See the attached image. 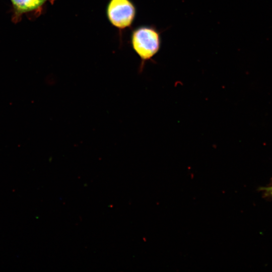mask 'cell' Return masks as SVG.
I'll return each mask as SVG.
<instances>
[{"label": "cell", "mask_w": 272, "mask_h": 272, "mask_svg": "<svg viewBox=\"0 0 272 272\" xmlns=\"http://www.w3.org/2000/svg\"><path fill=\"white\" fill-rule=\"evenodd\" d=\"M265 190H266L267 191L272 192V186L267 188L266 189H265Z\"/></svg>", "instance_id": "cell-4"}, {"label": "cell", "mask_w": 272, "mask_h": 272, "mask_svg": "<svg viewBox=\"0 0 272 272\" xmlns=\"http://www.w3.org/2000/svg\"><path fill=\"white\" fill-rule=\"evenodd\" d=\"M18 14H22L36 10L48 0H11Z\"/></svg>", "instance_id": "cell-3"}, {"label": "cell", "mask_w": 272, "mask_h": 272, "mask_svg": "<svg viewBox=\"0 0 272 272\" xmlns=\"http://www.w3.org/2000/svg\"><path fill=\"white\" fill-rule=\"evenodd\" d=\"M161 32L153 26H143L132 33L133 48L142 60V63L150 60L161 46Z\"/></svg>", "instance_id": "cell-1"}, {"label": "cell", "mask_w": 272, "mask_h": 272, "mask_svg": "<svg viewBox=\"0 0 272 272\" xmlns=\"http://www.w3.org/2000/svg\"><path fill=\"white\" fill-rule=\"evenodd\" d=\"M107 13L110 22L114 26L124 28L132 22L135 9L129 0H111Z\"/></svg>", "instance_id": "cell-2"}]
</instances>
